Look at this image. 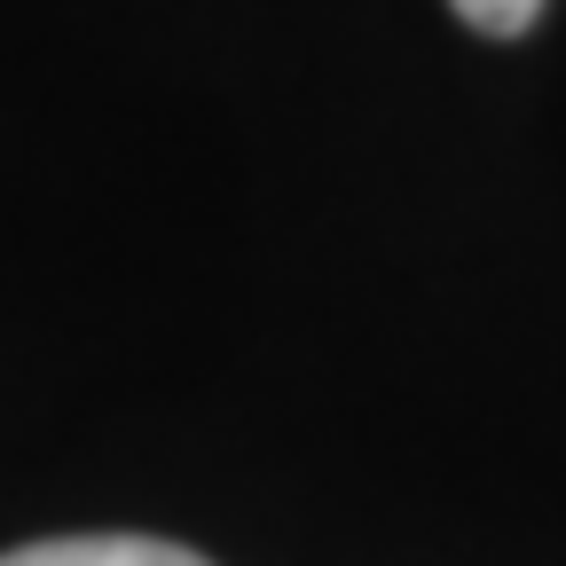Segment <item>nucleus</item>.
I'll list each match as a JSON object with an SVG mask.
<instances>
[{"label": "nucleus", "mask_w": 566, "mask_h": 566, "mask_svg": "<svg viewBox=\"0 0 566 566\" xmlns=\"http://www.w3.org/2000/svg\"><path fill=\"white\" fill-rule=\"evenodd\" d=\"M0 566H205V558L158 535H55V543L0 551Z\"/></svg>", "instance_id": "obj_1"}, {"label": "nucleus", "mask_w": 566, "mask_h": 566, "mask_svg": "<svg viewBox=\"0 0 566 566\" xmlns=\"http://www.w3.org/2000/svg\"><path fill=\"white\" fill-rule=\"evenodd\" d=\"M535 9H543V0H457V17H464L472 32H488V40L527 32V24H535Z\"/></svg>", "instance_id": "obj_2"}]
</instances>
